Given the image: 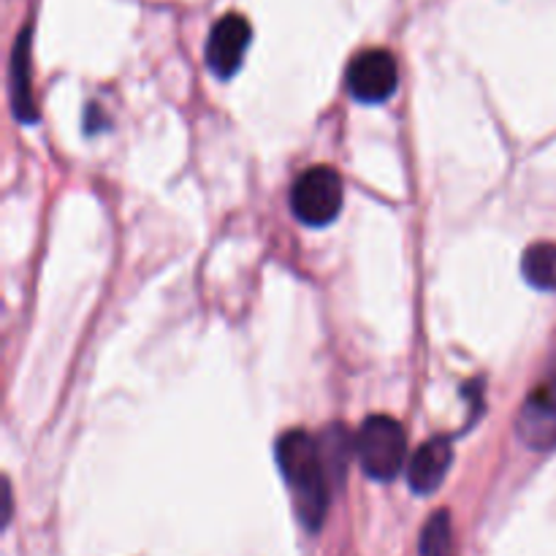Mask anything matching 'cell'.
I'll return each mask as SVG.
<instances>
[{
    "label": "cell",
    "mask_w": 556,
    "mask_h": 556,
    "mask_svg": "<svg viewBox=\"0 0 556 556\" xmlns=\"http://www.w3.org/2000/svg\"><path fill=\"white\" fill-rule=\"evenodd\" d=\"M277 465L291 489L293 508L307 530L318 532L329 514V467L318 440L291 429L277 440Z\"/></svg>",
    "instance_id": "obj_1"
},
{
    "label": "cell",
    "mask_w": 556,
    "mask_h": 556,
    "mask_svg": "<svg viewBox=\"0 0 556 556\" xmlns=\"http://www.w3.org/2000/svg\"><path fill=\"white\" fill-rule=\"evenodd\" d=\"M364 476L372 481H394L407 456L405 429L391 416H369L353 443Z\"/></svg>",
    "instance_id": "obj_2"
},
{
    "label": "cell",
    "mask_w": 556,
    "mask_h": 556,
    "mask_svg": "<svg viewBox=\"0 0 556 556\" xmlns=\"http://www.w3.org/2000/svg\"><path fill=\"white\" fill-rule=\"evenodd\" d=\"M342 179L334 168L313 166L296 177L291 188V210L304 226L324 228L337 220L342 210Z\"/></svg>",
    "instance_id": "obj_3"
},
{
    "label": "cell",
    "mask_w": 556,
    "mask_h": 556,
    "mask_svg": "<svg viewBox=\"0 0 556 556\" xmlns=\"http://www.w3.org/2000/svg\"><path fill=\"white\" fill-rule=\"evenodd\" d=\"M516 434L527 448L541 454L556 448V358L546 378L527 394L525 405L519 407Z\"/></svg>",
    "instance_id": "obj_4"
},
{
    "label": "cell",
    "mask_w": 556,
    "mask_h": 556,
    "mask_svg": "<svg viewBox=\"0 0 556 556\" xmlns=\"http://www.w3.org/2000/svg\"><path fill=\"white\" fill-rule=\"evenodd\" d=\"M400 68L386 49H364L348 68V90L362 103H383L394 96Z\"/></svg>",
    "instance_id": "obj_5"
},
{
    "label": "cell",
    "mask_w": 556,
    "mask_h": 556,
    "mask_svg": "<svg viewBox=\"0 0 556 556\" xmlns=\"http://www.w3.org/2000/svg\"><path fill=\"white\" fill-rule=\"evenodd\" d=\"M250 41H253V27L242 14L220 16L206 38V63H210L212 74L220 79H231L242 68Z\"/></svg>",
    "instance_id": "obj_6"
},
{
    "label": "cell",
    "mask_w": 556,
    "mask_h": 556,
    "mask_svg": "<svg viewBox=\"0 0 556 556\" xmlns=\"http://www.w3.org/2000/svg\"><path fill=\"white\" fill-rule=\"evenodd\" d=\"M454 462V445L451 438H432L413 454L410 467H407V481L416 494H432L443 486L445 472Z\"/></svg>",
    "instance_id": "obj_7"
},
{
    "label": "cell",
    "mask_w": 556,
    "mask_h": 556,
    "mask_svg": "<svg viewBox=\"0 0 556 556\" xmlns=\"http://www.w3.org/2000/svg\"><path fill=\"white\" fill-rule=\"evenodd\" d=\"M11 106H14V117L20 123H36V101H33L30 87V27L16 36L14 49H11Z\"/></svg>",
    "instance_id": "obj_8"
},
{
    "label": "cell",
    "mask_w": 556,
    "mask_h": 556,
    "mask_svg": "<svg viewBox=\"0 0 556 556\" xmlns=\"http://www.w3.org/2000/svg\"><path fill=\"white\" fill-rule=\"evenodd\" d=\"M521 275L538 291H556V244H530L525 258H521Z\"/></svg>",
    "instance_id": "obj_9"
},
{
    "label": "cell",
    "mask_w": 556,
    "mask_h": 556,
    "mask_svg": "<svg viewBox=\"0 0 556 556\" xmlns=\"http://www.w3.org/2000/svg\"><path fill=\"white\" fill-rule=\"evenodd\" d=\"M421 556H454V527H451L448 510H438L429 516L421 530V543H418Z\"/></svg>",
    "instance_id": "obj_10"
}]
</instances>
